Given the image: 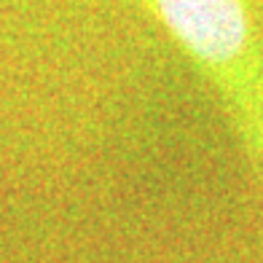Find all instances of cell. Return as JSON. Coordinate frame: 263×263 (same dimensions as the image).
<instances>
[{
    "label": "cell",
    "instance_id": "6da1fadb",
    "mask_svg": "<svg viewBox=\"0 0 263 263\" xmlns=\"http://www.w3.org/2000/svg\"><path fill=\"white\" fill-rule=\"evenodd\" d=\"M148 6L242 110L258 113L260 70L242 0H148Z\"/></svg>",
    "mask_w": 263,
    "mask_h": 263
}]
</instances>
